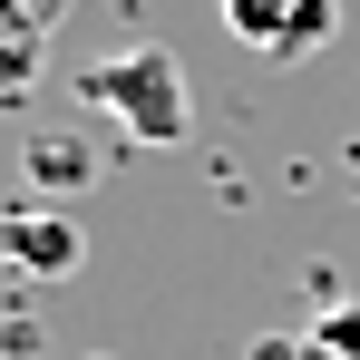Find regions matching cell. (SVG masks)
Wrapping results in <instances>:
<instances>
[{"mask_svg":"<svg viewBox=\"0 0 360 360\" xmlns=\"http://www.w3.org/2000/svg\"><path fill=\"white\" fill-rule=\"evenodd\" d=\"M302 351H311V360H360V302H331V311L311 321Z\"/></svg>","mask_w":360,"mask_h":360,"instance_id":"8992f818","label":"cell"},{"mask_svg":"<svg viewBox=\"0 0 360 360\" xmlns=\"http://www.w3.org/2000/svg\"><path fill=\"white\" fill-rule=\"evenodd\" d=\"M253 360H311V351H292V341H253Z\"/></svg>","mask_w":360,"mask_h":360,"instance_id":"52a82bcc","label":"cell"},{"mask_svg":"<svg viewBox=\"0 0 360 360\" xmlns=\"http://www.w3.org/2000/svg\"><path fill=\"white\" fill-rule=\"evenodd\" d=\"M78 98H88L98 117H117V136H136V146H185V127H195V88H185V68L166 59V49L98 59L78 78Z\"/></svg>","mask_w":360,"mask_h":360,"instance_id":"6da1fadb","label":"cell"},{"mask_svg":"<svg viewBox=\"0 0 360 360\" xmlns=\"http://www.w3.org/2000/svg\"><path fill=\"white\" fill-rule=\"evenodd\" d=\"M214 10H224V30H234L253 59H273V68L311 59L341 30V0H214Z\"/></svg>","mask_w":360,"mask_h":360,"instance_id":"7a4b0ae2","label":"cell"},{"mask_svg":"<svg viewBox=\"0 0 360 360\" xmlns=\"http://www.w3.org/2000/svg\"><path fill=\"white\" fill-rule=\"evenodd\" d=\"M20 166H30V185H59V195L98 176V156H88L78 136H30V156H20Z\"/></svg>","mask_w":360,"mask_h":360,"instance_id":"5b68a950","label":"cell"},{"mask_svg":"<svg viewBox=\"0 0 360 360\" xmlns=\"http://www.w3.org/2000/svg\"><path fill=\"white\" fill-rule=\"evenodd\" d=\"M0 263L10 273H39V283H59V273H78V224L68 214H30V205H10L0 214Z\"/></svg>","mask_w":360,"mask_h":360,"instance_id":"3957f363","label":"cell"},{"mask_svg":"<svg viewBox=\"0 0 360 360\" xmlns=\"http://www.w3.org/2000/svg\"><path fill=\"white\" fill-rule=\"evenodd\" d=\"M39 59H49V20L30 0H0V108L39 88Z\"/></svg>","mask_w":360,"mask_h":360,"instance_id":"277c9868","label":"cell"}]
</instances>
